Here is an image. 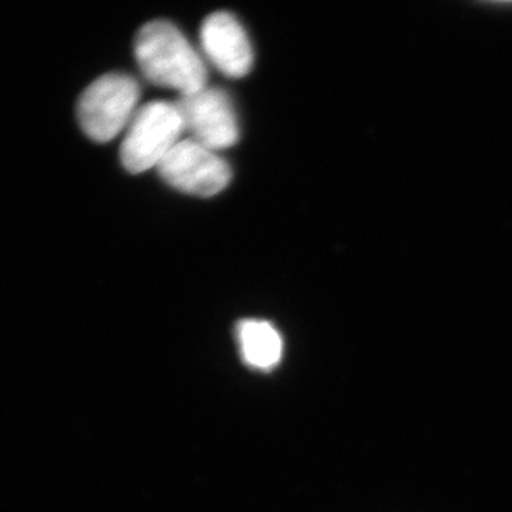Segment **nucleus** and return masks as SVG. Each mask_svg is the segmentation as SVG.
<instances>
[{
	"label": "nucleus",
	"instance_id": "obj_1",
	"mask_svg": "<svg viewBox=\"0 0 512 512\" xmlns=\"http://www.w3.org/2000/svg\"><path fill=\"white\" fill-rule=\"evenodd\" d=\"M140 70L153 85L171 88L181 97L208 87V68L183 32L168 20L143 25L135 39Z\"/></svg>",
	"mask_w": 512,
	"mask_h": 512
},
{
	"label": "nucleus",
	"instance_id": "obj_2",
	"mask_svg": "<svg viewBox=\"0 0 512 512\" xmlns=\"http://www.w3.org/2000/svg\"><path fill=\"white\" fill-rule=\"evenodd\" d=\"M183 116L171 102H150L138 108L121 143V165L128 173L140 174L158 168L181 141Z\"/></svg>",
	"mask_w": 512,
	"mask_h": 512
},
{
	"label": "nucleus",
	"instance_id": "obj_3",
	"mask_svg": "<svg viewBox=\"0 0 512 512\" xmlns=\"http://www.w3.org/2000/svg\"><path fill=\"white\" fill-rule=\"evenodd\" d=\"M140 100V85L125 73L97 78L78 100L82 130L97 143H107L128 128Z\"/></svg>",
	"mask_w": 512,
	"mask_h": 512
},
{
	"label": "nucleus",
	"instance_id": "obj_4",
	"mask_svg": "<svg viewBox=\"0 0 512 512\" xmlns=\"http://www.w3.org/2000/svg\"><path fill=\"white\" fill-rule=\"evenodd\" d=\"M160 178L181 193L211 198L228 188L232 170L218 151L184 138L156 168Z\"/></svg>",
	"mask_w": 512,
	"mask_h": 512
},
{
	"label": "nucleus",
	"instance_id": "obj_5",
	"mask_svg": "<svg viewBox=\"0 0 512 512\" xmlns=\"http://www.w3.org/2000/svg\"><path fill=\"white\" fill-rule=\"evenodd\" d=\"M179 113L189 138L209 150L231 148L239 140L236 110L228 93L221 88L204 87L179 97Z\"/></svg>",
	"mask_w": 512,
	"mask_h": 512
},
{
	"label": "nucleus",
	"instance_id": "obj_6",
	"mask_svg": "<svg viewBox=\"0 0 512 512\" xmlns=\"http://www.w3.org/2000/svg\"><path fill=\"white\" fill-rule=\"evenodd\" d=\"M204 55L229 78L246 77L254 65L251 40L241 22L229 12H214L201 25Z\"/></svg>",
	"mask_w": 512,
	"mask_h": 512
},
{
	"label": "nucleus",
	"instance_id": "obj_7",
	"mask_svg": "<svg viewBox=\"0 0 512 512\" xmlns=\"http://www.w3.org/2000/svg\"><path fill=\"white\" fill-rule=\"evenodd\" d=\"M236 335L247 367L269 372L281 363L284 342L276 327L266 320H242L237 324Z\"/></svg>",
	"mask_w": 512,
	"mask_h": 512
}]
</instances>
